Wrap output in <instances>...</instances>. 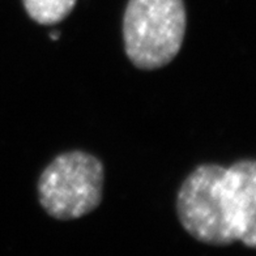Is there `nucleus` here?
I'll return each mask as SVG.
<instances>
[{"label":"nucleus","instance_id":"nucleus-3","mask_svg":"<svg viewBox=\"0 0 256 256\" xmlns=\"http://www.w3.org/2000/svg\"><path fill=\"white\" fill-rule=\"evenodd\" d=\"M104 168L97 157L82 150L62 153L44 168L37 183L44 212L59 221H72L100 206Z\"/></svg>","mask_w":256,"mask_h":256},{"label":"nucleus","instance_id":"nucleus-4","mask_svg":"<svg viewBox=\"0 0 256 256\" xmlns=\"http://www.w3.org/2000/svg\"><path fill=\"white\" fill-rule=\"evenodd\" d=\"M78 0H22L28 16L40 25H55L63 21Z\"/></svg>","mask_w":256,"mask_h":256},{"label":"nucleus","instance_id":"nucleus-2","mask_svg":"<svg viewBox=\"0 0 256 256\" xmlns=\"http://www.w3.org/2000/svg\"><path fill=\"white\" fill-rule=\"evenodd\" d=\"M186 26L183 0H128L123 16L128 59L144 71L165 67L180 51Z\"/></svg>","mask_w":256,"mask_h":256},{"label":"nucleus","instance_id":"nucleus-5","mask_svg":"<svg viewBox=\"0 0 256 256\" xmlns=\"http://www.w3.org/2000/svg\"><path fill=\"white\" fill-rule=\"evenodd\" d=\"M50 37H51V40H59V32H51Z\"/></svg>","mask_w":256,"mask_h":256},{"label":"nucleus","instance_id":"nucleus-1","mask_svg":"<svg viewBox=\"0 0 256 256\" xmlns=\"http://www.w3.org/2000/svg\"><path fill=\"white\" fill-rule=\"evenodd\" d=\"M176 214L192 238L210 246L242 242L256 246V162L240 160L230 168L200 165L184 179Z\"/></svg>","mask_w":256,"mask_h":256}]
</instances>
